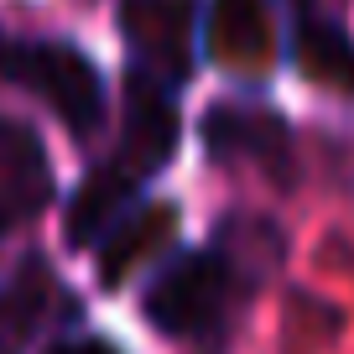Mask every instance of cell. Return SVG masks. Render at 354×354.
<instances>
[{
	"label": "cell",
	"mask_w": 354,
	"mask_h": 354,
	"mask_svg": "<svg viewBox=\"0 0 354 354\" xmlns=\"http://www.w3.org/2000/svg\"><path fill=\"white\" fill-rule=\"evenodd\" d=\"M177 146V110L172 88L151 84V78L131 73L125 84V131L120 146L104 156V167L94 177H84V188L68 203V245H94L104 230L120 224L125 209H136V193L167 167Z\"/></svg>",
	"instance_id": "6da1fadb"
},
{
	"label": "cell",
	"mask_w": 354,
	"mask_h": 354,
	"mask_svg": "<svg viewBox=\"0 0 354 354\" xmlns=\"http://www.w3.org/2000/svg\"><path fill=\"white\" fill-rule=\"evenodd\" d=\"M245 271L230 261V250L209 245V250H188L167 266L146 292V318L167 339H214L234 308L245 302Z\"/></svg>",
	"instance_id": "7a4b0ae2"
},
{
	"label": "cell",
	"mask_w": 354,
	"mask_h": 354,
	"mask_svg": "<svg viewBox=\"0 0 354 354\" xmlns=\"http://www.w3.org/2000/svg\"><path fill=\"white\" fill-rule=\"evenodd\" d=\"M0 78L47 104L68 125L73 141H88L104 120V84L73 42L57 37H6L0 42Z\"/></svg>",
	"instance_id": "3957f363"
},
{
	"label": "cell",
	"mask_w": 354,
	"mask_h": 354,
	"mask_svg": "<svg viewBox=\"0 0 354 354\" xmlns=\"http://www.w3.org/2000/svg\"><path fill=\"white\" fill-rule=\"evenodd\" d=\"M120 26L131 37L136 68L151 84H183L193 63V0H125Z\"/></svg>",
	"instance_id": "277c9868"
},
{
	"label": "cell",
	"mask_w": 354,
	"mask_h": 354,
	"mask_svg": "<svg viewBox=\"0 0 354 354\" xmlns=\"http://www.w3.org/2000/svg\"><path fill=\"white\" fill-rule=\"evenodd\" d=\"M47 198H53V167L37 131L0 115V240L32 224L47 209Z\"/></svg>",
	"instance_id": "5b68a950"
},
{
	"label": "cell",
	"mask_w": 354,
	"mask_h": 354,
	"mask_svg": "<svg viewBox=\"0 0 354 354\" xmlns=\"http://www.w3.org/2000/svg\"><path fill=\"white\" fill-rule=\"evenodd\" d=\"M292 53H297L302 73L313 78V84L323 88H344V94H354V42L344 37V26L333 21H318V16L302 11L297 21V42H292Z\"/></svg>",
	"instance_id": "8992f818"
},
{
	"label": "cell",
	"mask_w": 354,
	"mask_h": 354,
	"mask_svg": "<svg viewBox=\"0 0 354 354\" xmlns=\"http://www.w3.org/2000/svg\"><path fill=\"white\" fill-rule=\"evenodd\" d=\"M209 47L224 63H266V6L261 0H219L209 21Z\"/></svg>",
	"instance_id": "52a82bcc"
},
{
	"label": "cell",
	"mask_w": 354,
	"mask_h": 354,
	"mask_svg": "<svg viewBox=\"0 0 354 354\" xmlns=\"http://www.w3.org/2000/svg\"><path fill=\"white\" fill-rule=\"evenodd\" d=\"M47 354H120V349H115L110 339H94V333H88V339H63V344H53Z\"/></svg>",
	"instance_id": "ba28073f"
},
{
	"label": "cell",
	"mask_w": 354,
	"mask_h": 354,
	"mask_svg": "<svg viewBox=\"0 0 354 354\" xmlns=\"http://www.w3.org/2000/svg\"><path fill=\"white\" fill-rule=\"evenodd\" d=\"M0 354H6V344H0Z\"/></svg>",
	"instance_id": "9c48e42d"
}]
</instances>
